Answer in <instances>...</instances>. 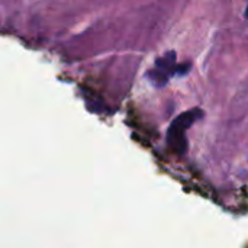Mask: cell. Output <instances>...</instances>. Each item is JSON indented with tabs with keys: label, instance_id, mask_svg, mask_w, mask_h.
Returning a JSON list of instances; mask_svg holds the SVG:
<instances>
[{
	"label": "cell",
	"instance_id": "obj_3",
	"mask_svg": "<svg viewBox=\"0 0 248 248\" xmlns=\"http://www.w3.org/2000/svg\"><path fill=\"white\" fill-rule=\"evenodd\" d=\"M246 17L248 19V6H247V10H246Z\"/></svg>",
	"mask_w": 248,
	"mask_h": 248
},
{
	"label": "cell",
	"instance_id": "obj_2",
	"mask_svg": "<svg viewBox=\"0 0 248 248\" xmlns=\"http://www.w3.org/2000/svg\"><path fill=\"white\" fill-rule=\"evenodd\" d=\"M177 65H176V52L170 51L164 57L158 58L155 61V68L148 73V78L155 87L166 86L170 76L176 74Z\"/></svg>",
	"mask_w": 248,
	"mask_h": 248
},
{
	"label": "cell",
	"instance_id": "obj_1",
	"mask_svg": "<svg viewBox=\"0 0 248 248\" xmlns=\"http://www.w3.org/2000/svg\"><path fill=\"white\" fill-rule=\"evenodd\" d=\"M203 112L201 109H192L187 110L185 113H182L180 116H177L174 119V122L170 125L169 134H167V140L170 147L177 151V153H183L186 150V138H185V132L193 125V122H196L199 118H202Z\"/></svg>",
	"mask_w": 248,
	"mask_h": 248
}]
</instances>
